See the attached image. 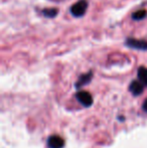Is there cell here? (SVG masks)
I'll return each instance as SVG.
<instances>
[{
    "instance_id": "obj_1",
    "label": "cell",
    "mask_w": 147,
    "mask_h": 148,
    "mask_svg": "<svg viewBox=\"0 0 147 148\" xmlns=\"http://www.w3.org/2000/svg\"><path fill=\"white\" fill-rule=\"evenodd\" d=\"M87 8H88V2L86 0H79L78 2L74 3L70 8L71 14L75 17H81L85 14Z\"/></svg>"
},
{
    "instance_id": "obj_2",
    "label": "cell",
    "mask_w": 147,
    "mask_h": 148,
    "mask_svg": "<svg viewBox=\"0 0 147 148\" xmlns=\"http://www.w3.org/2000/svg\"><path fill=\"white\" fill-rule=\"evenodd\" d=\"M125 45L131 49H139V51H147V41L142 39H135L132 37H128L125 41Z\"/></svg>"
},
{
    "instance_id": "obj_3",
    "label": "cell",
    "mask_w": 147,
    "mask_h": 148,
    "mask_svg": "<svg viewBox=\"0 0 147 148\" xmlns=\"http://www.w3.org/2000/svg\"><path fill=\"white\" fill-rule=\"evenodd\" d=\"M78 101L80 102L82 105H84L85 107H89V106L92 105L93 103V98L91 96L90 93L86 91H79L76 95Z\"/></svg>"
},
{
    "instance_id": "obj_4",
    "label": "cell",
    "mask_w": 147,
    "mask_h": 148,
    "mask_svg": "<svg viewBox=\"0 0 147 148\" xmlns=\"http://www.w3.org/2000/svg\"><path fill=\"white\" fill-rule=\"evenodd\" d=\"M47 144H49V148H63L65 141L63 140V138L57 135H53L49 138L47 140Z\"/></svg>"
},
{
    "instance_id": "obj_5",
    "label": "cell",
    "mask_w": 147,
    "mask_h": 148,
    "mask_svg": "<svg viewBox=\"0 0 147 148\" xmlns=\"http://www.w3.org/2000/svg\"><path fill=\"white\" fill-rule=\"evenodd\" d=\"M143 88H144V85L141 82H139V81H133L129 86L130 92L133 95H140V94H142Z\"/></svg>"
},
{
    "instance_id": "obj_6",
    "label": "cell",
    "mask_w": 147,
    "mask_h": 148,
    "mask_svg": "<svg viewBox=\"0 0 147 148\" xmlns=\"http://www.w3.org/2000/svg\"><path fill=\"white\" fill-rule=\"evenodd\" d=\"M92 76H93L92 72H89L85 75H82V76L79 78L78 82H77V84H76V87L77 88H80V87L85 86L86 84H88L91 81V79H92Z\"/></svg>"
},
{
    "instance_id": "obj_7",
    "label": "cell",
    "mask_w": 147,
    "mask_h": 148,
    "mask_svg": "<svg viewBox=\"0 0 147 148\" xmlns=\"http://www.w3.org/2000/svg\"><path fill=\"white\" fill-rule=\"evenodd\" d=\"M138 79L139 82H141L144 86H147V68L140 66L138 69Z\"/></svg>"
},
{
    "instance_id": "obj_8",
    "label": "cell",
    "mask_w": 147,
    "mask_h": 148,
    "mask_svg": "<svg viewBox=\"0 0 147 148\" xmlns=\"http://www.w3.org/2000/svg\"><path fill=\"white\" fill-rule=\"evenodd\" d=\"M57 12H59V10L57 8H44V9L41 10V13L45 17H49V18H53L55 16H57Z\"/></svg>"
},
{
    "instance_id": "obj_9",
    "label": "cell",
    "mask_w": 147,
    "mask_h": 148,
    "mask_svg": "<svg viewBox=\"0 0 147 148\" xmlns=\"http://www.w3.org/2000/svg\"><path fill=\"white\" fill-rule=\"evenodd\" d=\"M147 15V11L145 9H140V10H137V11L133 12L132 14V19L134 20H141L143 18H145Z\"/></svg>"
},
{
    "instance_id": "obj_10",
    "label": "cell",
    "mask_w": 147,
    "mask_h": 148,
    "mask_svg": "<svg viewBox=\"0 0 147 148\" xmlns=\"http://www.w3.org/2000/svg\"><path fill=\"white\" fill-rule=\"evenodd\" d=\"M143 110L147 112V100H145V102L143 103Z\"/></svg>"
}]
</instances>
